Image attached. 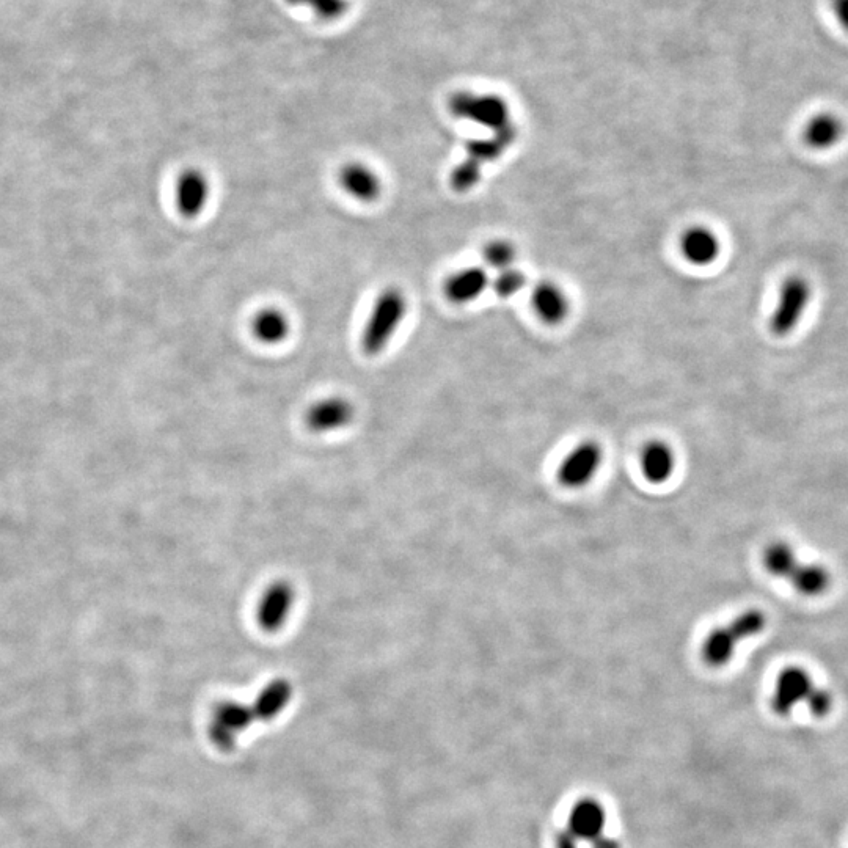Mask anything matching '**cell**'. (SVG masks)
I'll use <instances>...</instances> for the list:
<instances>
[{
    "label": "cell",
    "instance_id": "cell-1",
    "mask_svg": "<svg viewBox=\"0 0 848 848\" xmlns=\"http://www.w3.org/2000/svg\"><path fill=\"white\" fill-rule=\"evenodd\" d=\"M407 308V297L401 289L396 286L382 289L363 327L360 346L366 355L374 357L387 349L399 327L403 326Z\"/></svg>",
    "mask_w": 848,
    "mask_h": 848
},
{
    "label": "cell",
    "instance_id": "cell-2",
    "mask_svg": "<svg viewBox=\"0 0 848 848\" xmlns=\"http://www.w3.org/2000/svg\"><path fill=\"white\" fill-rule=\"evenodd\" d=\"M767 618L759 610H748L732 619L728 626L718 627L702 643V660L710 668H723L734 658L737 646L764 632Z\"/></svg>",
    "mask_w": 848,
    "mask_h": 848
},
{
    "label": "cell",
    "instance_id": "cell-3",
    "mask_svg": "<svg viewBox=\"0 0 848 848\" xmlns=\"http://www.w3.org/2000/svg\"><path fill=\"white\" fill-rule=\"evenodd\" d=\"M812 300V286L803 275H789L779 288L775 308L768 321L770 332L786 338L797 330Z\"/></svg>",
    "mask_w": 848,
    "mask_h": 848
},
{
    "label": "cell",
    "instance_id": "cell-4",
    "mask_svg": "<svg viewBox=\"0 0 848 848\" xmlns=\"http://www.w3.org/2000/svg\"><path fill=\"white\" fill-rule=\"evenodd\" d=\"M448 109L454 117L472 121L492 132L514 125L508 103L501 96L490 93H454L448 101Z\"/></svg>",
    "mask_w": 848,
    "mask_h": 848
},
{
    "label": "cell",
    "instance_id": "cell-5",
    "mask_svg": "<svg viewBox=\"0 0 848 848\" xmlns=\"http://www.w3.org/2000/svg\"><path fill=\"white\" fill-rule=\"evenodd\" d=\"M258 720L260 718L253 704L247 706L236 701L219 702L212 710L211 721H209V740L220 751L230 753L238 742V735Z\"/></svg>",
    "mask_w": 848,
    "mask_h": 848
},
{
    "label": "cell",
    "instance_id": "cell-6",
    "mask_svg": "<svg viewBox=\"0 0 848 848\" xmlns=\"http://www.w3.org/2000/svg\"><path fill=\"white\" fill-rule=\"evenodd\" d=\"M604 464V450L596 440H585L564 457L558 467V479L567 489H582L593 483Z\"/></svg>",
    "mask_w": 848,
    "mask_h": 848
},
{
    "label": "cell",
    "instance_id": "cell-7",
    "mask_svg": "<svg viewBox=\"0 0 848 848\" xmlns=\"http://www.w3.org/2000/svg\"><path fill=\"white\" fill-rule=\"evenodd\" d=\"M296 604V589L285 580L272 583L261 596L256 619L261 629L267 633L282 630L288 622Z\"/></svg>",
    "mask_w": 848,
    "mask_h": 848
},
{
    "label": "cell",
    "instance_id": "cell-8",
    "mask_svg": "<svg viewBox=\"0 0 848 848\" xmlns=\"http://www.w3.org/2000/svg\"><path fill=\"white\" fill-rule=\"evenodd\" d=\"M814 687L816 685L806 669L800 666L784 668L776 679L772 696L773 712L779 717H789L798 704L806 702Z\"/></svg>",
    "mask_w": 848,
    "mask_h": 848
},
{
    "label": "cell",
    "instance_id": "cell-9",
    "mask_svg": "<svg viewBox=\"0 0 848 848\" xmlns=\"http://www.w3.org/2000/svg\"><path fill=\"white\" fill-rule=\"evenodd\" d=\"M211 195L208 176L200 169H186L176 183V208L186 219H195L205 211Z\"/></svg>",
    "mask_w": 848,
    "mask_h": 848
},
{
    "label": "cell",
    "instance_id": "cell-10",
    "mask_svg": "<svg viewBox=\"0 0 848 848\" xmlns=\"http://www.w3.org/2000/svg\"><path fill=\"white\" fill-rule=\"evenodd\" d=\"M607 809L597 798L583 797L575 801L567 819V830L582 842H593L605 833Z\"/></svg>",
    "mask_w": 848,
    "mask_h": 848
},
{
    "label": "cell",
    "instance_id": "cell-11",
    "mask_svg": "<svg viewBox=\"0 0 848 848\" xmlns=\"http://www.w3.org/2000/svg\"><path fill=\"white\" fill-rule=\"evenodd\" d=\"M354 412V406L348 399L333 396L313 404L305 415V423L315 434H329L351 424Z\"/></svg>",
    "mask_w": 848,
    "mask_h": 848
},
{
    "label": "cell",
    "instance_id": "cell-12",
    "mask_svg": "<svg viewBox=\"0 0 848 848\" xmlns=\"http://www.w3.org/2000/svg\"><path fill=\"white\" fill-rule=\"evenodd\" d=\"M531 304L538 318L549 326H560L571 313V302L564 289L549 280L534 286Z\"/></svg>",
    "mask_w": 848,
    "mask_h": 848
},
{
    "label": "cell",
    "instance_id": "cell-13",
    "mask_svg": "<svg viewBox=\"0 0 848 848\" xmlns=\"http://www.w3.org/2000/svg\"><path fill=\"white\" fill-rule=\"evenodd\" d=\"M845 136V123L833 112H819L808 118L801 137L806 147L814 151H827L836 147Z\"/></svg>",
    "mask_w": 848,
    "mask_h": 848
},
{
    "label": "cell",
    "instance_id": "cell-14",
    "mask_svg": "<svg viewBox=\"0 0 848 848\" xmlns=\"http://www.w3.org/2000/svg\"><path fill=\"white\" fill-rule=\"evenodd\" d=\"M680 252L693 266L706 267L715 263L721 253V241L709 227L695 225L685 230L680 238Z\"/></svg>",
    "mask_w": 848,
    "mask_h": 848
},
{
    "label": "cell",
    "instance_id": "cell-15",
    "mask_svg": "<svg viewBox=\"0 0 848 848\" xmlns=\"http://www.w3.org/2000/svg\"><path fill=\"white\" fill-rule=\"evenodd\" d=\"M490 285L486 269L478 266L464 267L446 278L443 293L451 304L465 305L483 296Z\"/></svg>",
    "mask_w": 848,
    "mask_h": 848
},
{
    "label": "cell",
    "instance_id": "cell-16",
    "mask_svg": "<svg viewBox=\"0 0 848 848\" xmlns=\"http://www.w3.org/2000/svg\"><path fill=\"white\" fill-rule=\"evenodd\" d=\"M340 184L349 197L362 203H373L381 197V178L362 162H349L344 165L340 172Z\"/></svg>",
    "mask_w": 848,
    "mask_h": 848
},
{
    "label": "cell",
    "instance_id": "cell-17",
    "mask_svg": "<svg viewBox=\"0 0 848 848\" xmlns=\"http://www.w3.org/2000/svg\"><path fill=\"white\" fill-rule=\"evenodd\" d=\"M519 131L516 125H511L503 131L492 132V136L484 139L468 140L465 143V158L483 167L498 159L516 142Z\"/></svg>",
    "mask_w": 848,
    "mask_h": 848
},
{
    "label": "cell",
    "instance_id": "cell-18",
    "mask_svg": "<svg viewBox=\"0 0 848 848\" xmlns=\"http://www.w3.org/2000/svg\"><path fill=\"white\" fill-rule=\"evenodd\" d=\"M641 470L649 483L663 484L669 481L676 470L673 448L662 440L647 443L641 451Z\"/></svg>",
    "mask_w": 848,
    "mask_h": 848
},
{
    "label": "cell",
    "instance_id": "cell-19",
    "mask_svg": "<svg viewBox=\"0 0 848 848\" xmlns=\"http://www.w3.org/2000/svg\"><path fill=\"white\" fill-rule=\"evenodd\" d=\"M253 337L267 346L283 343L291 332V322L282 310L275 307L263 308L253 316Z\"/></svg>",
    "mask_w": 848,
    "mask_h": 848
},
{
    "label": "cell",
    "instance_id": "cell-20",
    "mask_svg": "<svg viewBox=\"0 0 848 848\" xmlns=\"http://www.w3.org/2000/svg\"><path fill=\"white\" fill-rule=\"evenodd\" d=\"M291 699H293L291 682L286 679H275L261 690L260 695L256 696L253 707L260 721L267 723L277 718L286 709Z\"/></svg>",
    "mask_w": 848,
    "mask_h": 848
},
{
    "label": "cell",
    "instance_id": "cell-21",
    "mask_svg": "<svg viewBox=\"0 0 848 848\" xmlns=\"http://www.w3.org/2000/svg\"><path fill=\"white\" fill-rule=\"evenodd\" d=\"M787 582L801 596L817 597L827 593L831 585V574L822 564L800 563Z\"/></svg>",
    "mask_w": 848,
    "mask_h": 848
},
{
    "label": "cell",
    "instance_id": "cell-22",
    "mask_svg": "<svg viewBox=\"0 0 848 848\" xmlns=\"http://www.w3.org/2000/svg\"><path fill=\"white\" fill-rule=\"evenodd\" d=\"M762 563H764L765 571L773 577L789 580L795 567L800 564L797 552L792 545L783 541H775L765 547L762 553Z\"/></svg>",
    "mask_w": 848,
    "mask_h": 848
},
{
    "label": "cell",
    "instance_id": "cell-23",
    "mask_svg": "<svg viewBox=\"0 0 848 848\" xmlns=\"http://www.w3.org/2000/svg\"><path fill=\"white\" fill-rule=\"evenodd\" d=\"M483 176V167H479L476 162L465 158L461 164L454 167L450 176V186L457 194H465L472 191L473 187L478 186Z\"/></svg>",
    "mask_w": 848,
    "mask_h": 848
},
{
    "label": "cell",
    "instance_id": "cell-24",
    "mask_svg": "<svg viewBox=\"0 0 848 848\" xmlns=\"http://www.w3.org/2000/svg\"><path fill=\"white\" fill-rule=\"evenodd\" d=\"M516 256V247L511 242L505 241V239L490 241L483 250V258L487 266L492 267V269L498 272L512 267Z\"/></svg>",
    "mask_w": 848,
    "mask_h": 848
},
{
    "label": "cell",
    "instance_id": "cell-25",
    "mask_svg": "<svg viewBox=\"0 0 848 848\" xmlns=\"http://www.w3.org/2000/svg\"><path fill=\"white\" fill-rule=\"evenodd\" d=\"M525 286H527V277L520 269H514V267L498 272L492 282V288L500 299H511L517 296Z\"/></svg>",
    "mask_w": 848,
    "mask_h": 848
},
{
    "label": "cell",
    "instance_id": "cell-26",
    "mask_svg": "<svg viewBox=\"0 0 848 848\" xmlns=\"http://www.w3.org/2000/svg\"><path fill=\"white\" fill-rule=\"evenodd\" d=\"M291 4L302 5V7L311 8L315 11L319 18L333 21V19L341 18L344 11L348 10V2L346 0H288Z\"/></svg>",
    "mask_w": 848,
    "mask_h": 848
},
{
    "label": "cell",
    "instance_id": "cell-27",
    "mask_svg": "<svg viewBox=\"0 0 848 848\" xmlns=\"http://www.w3.org/2000/svg\"><path fill=\"white\" fill-rule=\"evenodd\" d=\"M806 706H808L809 712L814 717H827V715H830L831 710H833V695H831V691L825 690V688L814 687L811 695L806 699Z\"/></svg>",
    "mask_w": 848,
    "mask_h": 848
},
{
    "label": "cell",
    "instance_id": "cell-28",
    "mask_svg": "<svg viewBox=\"0 0 848 848\" xmlns=\"http://www.w3.org/2000/svg\"><path fill=\"white\" fill-rule=\"evenodd\" d=\"M830 8L839 27L848 33V0H830Z\"/></svg>",
    "mask_w": 848,
    "mask_h": 848
},
{
    "label": "cell",
    "instance_id": "cell-29",
    "mask_svg": "<svg viewBox=\"0 0 848 848\" xmlns=\"http://www.w3.org/2000/svg\"><path fill=\"white\" fill-rule=\"evenodd\" d=\"M580 844H582V841L577 836H574L571 831L567 830V828L556 834V848H580Z\"/></svg>",
    "mask_w": 848,
    "mask_h": 848
},
{
    "label": "cell",
    "instance_id": "cell-30",
    "mask_svg": "<svg viewBox=\"0 0 848 848\" xmlns=\"http://www.w3.org/2000/svg\"><path fill=\"white\" fill-rule=\"evenodd\" d=\"M589 844L593 845V848H622L621 841L607 833L602 834V836L594 839L593 842H589Z\"/></svg>",
    "mask_w": 848,
    "mask_h": 848
}]
</instances>
